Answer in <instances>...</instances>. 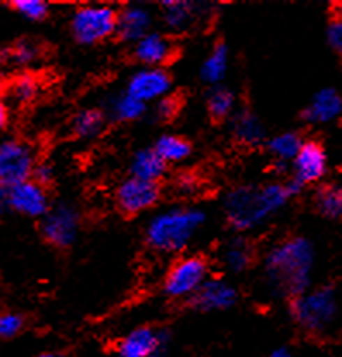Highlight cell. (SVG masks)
Segmentation results:
<instances>
[{
	"label": "cell",
	"mask_w": 342,
	"mask_h": 357,
	"mask_svg": "<svg viewBox=\"0 0 342 357\" xmlns=\"http://www.w3.org/2000/svg\"><path fill=\"white\" fill-rule=\"evenodd\" d=\"M315 250L304 236H290L275 243L263 257L265 282L278 297L292 301L311 283Z\"/></svg>",
	"instance_id": "cell-1"
},
{
	"label": "cell",
	"mask_w": 342,
	"mask_h": 357,
	"mask_svg": "<svg viewBox=\"0 0 342 357\" xmlns=\"http://www.w3.org/2000/svg\"><path fill=\"white\" fill-rule=\"evenodd\" d=\"M289 199L285 183L240 185L223 197L225 220L235 231H251L275 216Z\"/></svg>",
	"instance_id": "cell-2"
},
{
	"label": "cell",
	"mask_w": 342,
	"mask_h": 357,
	"mask_svg": "<svg viewBox=\"0 0 342 357\" xmlns=\"http://www.w3.org/2000/svg\"><path fill=\"white\" fill-rule=\"evenodd\" d=\"M207 221L206 211L178 206L159 211L145 227V242L159 254H178L194 240Z\"/></svg>",
	"instance_id": "cell-3"
},
{
	"label": "cell",
	"mask_w": 342,
	"mask_h": 357,
	"mask_svg": "<svg viewBox=\"0 0 342 357\" xmlns=\"http://www.w3.org/2000/svg\"><path fill=\"white\" fill-rule=\"evenodd\" d=\"M290 316L304 331L322 333L337 316V298L332 289L306 290L290 302Z\"/></svg>",
	"instance_id": "cell-4"
},
{
	"label": "cell",
	"mask_w": 342,
	"mask_h": 357,
	"mask_svg": "<svg viewBox=\"0 0 342 357\" xmlns=\"http://www.w3.org/2000/svg\"><path fill=\"white\" fill-rule=\"evenodd\" d=\"M118 24V10L111 6H90L76 7L69 21V31L80 45H97L105 40L116 36Z\"/></svg>",
	"instance_id": "cell-5"
},
{
	"label": "cell",
	"mask_w": 342,
	"mask_h": 357,
	"mask_svg": "<svg viewBox=\"0 0 342 357\" xmlns=\"http://www.w3.org/2000/svg\"><path fill=\"white\" fill-rule=\"evenodd\" d=\"M211 278V266L205 256L191 254L178 257L166 271L163 292L170 298H191Z\"/></svg>",
	"instance_id": "cell-6"
},
{
	"label": "cell",
	"mask_w": 342,
	"mask_h": 357,
	"mask_svg": "<svg viewBox=\"0 0 342 357\" xmlns=\"http://www.w3.org/2000/svg\"><path fill=\"white\" fill-rule=\"evenodd\" d=\"M36 162V152L28 142L17 138L0 142V181L7 188L31 180Z\"/></svg>",
	"instance_id": "cell-7"
},
{
	"label": "cell",
	"mask_w": 342,
	"mask_h": 357,
	"mask_svg": "<svg viewBox=\"0 0 342 357\" xmlns=\"http://www.w3.org/2000/svg\"><path fill=\"white\" fill-rule=\"evenodd\" d=\"M80 228H82V216L80 211L71 204H56L49 209V213L42 218L40 231L56 249H69L78 240Z\"/></svg>",
	"instance_id": "cell-8"
},
{
	"label": "cell",
	"mask_w": 342,
	"mask_h": 357,
	"mask_svg": "<svg viewBox=\"0 0 342 357\" xmlns=\"http://www.w3.org/2000/svg\"><path fill=\"white\" fill-rule=\"evenodd\" d=\"M161 195L163 190L159 183L128 176L116 187L114 204L116 209L125 216H138L154 209L161 200Z\"/></svg>",
	"instance_id": "cell-9"
},
{
	"label": "cell",
	"mask_w": 342,
	"mask_h": 357,
	"mask_svg": "<svg viewBox=\"0 0 342 357\" xmlns=\"http://www.w3.org/2000/svg\"><path fill=\"white\" fill-rule=\"evenodd\" d=\"M171 86L173 79L165 68H140L130 76L125 90L147 105L170 96Z\"/></svg>",
	"instance_id": "cell-10"
},
{
	"label": "cell",
	"mask_w": 342,
	"mask_h": 357,
	"mask_svg": "<svg viewBox=\"0 0 342 357\" xmlns=\"http://www.w3.org/2000/svg\"><path fill=\"white\" fill-rule=\"evenodd\" d=\"M7 206L10 211L27 218L42 220L50 209V200L47 188L34 180H27L9 188Z\"/></svg>",
	"instance_id": "cell-11"
},
{
	"label": "cell",
	"mask_w": 342,
	"mask_h": 357,
	"mask_svg": "<svg viewBox=\"0 0 342 357\" xmlns=\"http://www.w3.org/2000/svg\"><path fill=\"white\" fill-rule=\"evenodd\" d=\"M171 335L168 330H158L152 326H138L126 333L118 342L119 357H154L156 352L170 345Z\"/></svg>",
	"instance_id": "cell-12"
},
{
	"label": "cell",
	"mask_w": 342,
	"mask_h": 357,
	"mask_svg": "<svg viewBox=\"0 0 342 357\" xmlns=\"http://www.w3.org/2000/svg\"><path fill=\"white\" fill-rule=\"evenodd\" d=\"M132 56L142 68H163L177 56V45L166 33L151 31L132 45Z\"/></svg>",
	"instance_id": "cell-13"
},
{
	"label": "cell",
	"mask_w": 342,
	"mask_h": 357,
	"mask_svg": "<svg viewBox=\"0 0 342 357\" xmlns=\"http://www.w3.org/2000/svg\"><path fill=\"white\" fill-rule=\"evenodd\" d=\"M239 301V292L230 282L223 278H209L194 297L188 298V304L194 311L216 312L234 307Z\"/></svg>",
	"instance_id": "cell-14"
},
{
	"label": "cell",
	"mask_w": 342,
	"mask_h": 357,
	"mask_svg": "<svg viewBox=\"0 0 342 357\" xmlns=\"http://www.w3.org/2000/svg\"><path fill=\"white\" fill-rule=\"evenodd\" d=\"M292 164V180L306 187L322 180L327 173V154L316 142H304Z\"/></svg>",
	"instance_id": "cell-15"
},
{
	"label": "cell",
	"mask_w": 342,
	"mask_h": 357,
	"mask_svg": "<svg viewBox=\"0 0 342 357\" xmlns=\"http://www.w3.org/2000/svg\"><path fill=\"white\" fill-rule=\"evenodd\" d=\"M207 13L205 3L188 0H165L161 3V20L171 33H184L194 28Z\"/></svg>",
	"instance_id": "cell-16"
},
{
	"label": "cell",
	"mask_w": 342,
	"mask_h": 357,
	"mask_svg": "<svg viewBox=\"0 0 342 357\" xmlns=\"http://www.w3.org/2000/svg\"><path fill=\"white\" fill-rule=\"evenodd\" d=\"M152 23L154 17L152 13L144 6H125L118 10V24H116V36L121 42L137 43L138 40L144 38L147 33L152 31Z\"/></svg>",
	"instance_id": "cell-17"
},
{
	"label": "cell",
	"mask_w": 342,
	"mask_h": 357,
	"mask_svg": "<svg viewBox=\"0 0 342 357\" xmlns=\"http://www.w3.org/2000/svg\"><path fill=\"white\" fill-rule=\"evenodd\" d=\"M342 116V97L337 90L323 89L313 96L303 112L304 121L309 125H327Z\"/></svg>",
	"instance_id": "cell-18"
},
{
	"label": "cell",
	"mask_w": 342,
	"mask_h": 357,
	"mask_svg": "<svg viewBox=\"0 0 342 357\" xmlns=\"http://www.w3.org/2000/svg\"><path fill=\"white\" fill-rule=\"evenodd\" d=\"M230 130L235 142L246 145V147H256V145L263 144L265 137H267L263 121L251 109H240L234 112Z\"/></svg>",
	"instance_id": "cell-19"
},
{
	"label": "cell",
	"mask_w": 342,
	"mask_h": 357,
	"mask_svg": "<svg viewBox=\"0 0 342 357\" xmlns=\"http://www.w3.org/2000/svg\"><path fill=\"white\" fill-rule=\"evenodd\" d=\"M166 171H168V164L159 158L158 152L152 147L137 151L130 161V176L138 178V180L159 183V180L165 178Z\"/></svg>",
	"instance_id": "cell-20"
},
{
	"label": "cell",
	"mask_w": 342,
	"mask_h": 357,
	"mask_svg": "<svg viewBox=\"0 0 342 357\" xmlns=\"http://www.w3.org/2000/svg\"><path fill=\"white\" fill-rule=\"evenodd\" d=\"M254 256L256 254H254L253 243L244 236H235V238L228 240L227 245L221 250V262L228 271L239 275L253 266Z\"/></svg>",
	"instance_id": "cell-21"
},
{
	"label": "cell",
	"mask_w": 342,
	"mask_h": 357,
	"mask_svg": "<svg viewBox=\"0 0 342 357\" xmlns=\"http://www.w3.org/2000/svg\"><path fill=\"white\" fill-rule=\"evenodd\" d=\"M228 63H230V56H228L227 43L216 42L201 66L202 82L209 85L211 89L221 85L228 73Z\"/></svg>",
	"instance_id": "cell-22"
},
{
	"label": "cell",
	"mask_w": 342,
	"mask_h": 357,
	"mask_svg": "<svg viewBox=\"0 0 342 357\" xmlns=\"http://www.w3.org/2000/svg\"><path fill=\"white\" fill-rule=\"evenodd\" d=\"M107 112L111 116V119H114V121L132 123L138 121L147 112V105L133 96H130L125 90V92H119L109 98Z\"/></svg>",
	"instance_id": "cell-23"
},
{
	"label": "cell",
	"mask_w": 342,
	"mask_h": 357,
	"mask_svg": "<svg viewBox=\"0 0 342 357\" xmlns=\"http://www.w3.org/2000/svg\"><path fill=\"white\" fill-rule=\"evenodd\" d=\"M105 123H107V119L101 109H82L73 116L71 131L75 137L82 138V140H94L103 133Z\"/></svg>",
	"instance_id": "cell-24"
},
{
	"label": "cell",
	"mask_w": 342,
	"mask_h": 357,
	"mask_svg": "<svg viewBox=\"0 0 342 357\" xmlns=\"http://www.w3.org/2000/svg\"><path fill=\"white\" fill-rule=\"evenodd\" d=\"M303 144L304 142L299 133H296V131H283V133L272 137L267 142V147L276 164L287 166V164L294 161V158L297 155L299 149L303 147Z\"/></svg>",
	"instance_id": "cell-25"
},
{
	"label": "cell",
	"mask_w": 342,
	"mask_h": 357,
	"mask_svg": "<svg viewBox=\"0 0 342 357\" xmlns=\"http://www.w3.org/2000/svg\"><path fill=\"white\" fill-rule=\"evenodd\" d=\"M156 152H158L159 158L163 159L166 164H180L185 159L191 158L192 154V144L187 138L180 137V135H163L156 140V144L152 145Z\"/></svg>",
	"instance_id": "cell-26"
},
{
	"label": "cell",
	"mask_w": 342,
	"mask_h": 357,
	"mask_svg": "<svg viewBox=\"0 0 342 357\" xmlns=\"http://www.w3.org/2000/svg\"><path fill=\"white\" fill-rule=\"evenodd\" d=\"M235 93L227 86H213L207 93L206 109L213 121H225L235 112Z\"/></svg>",
	"instance_id": "cell-27"
},
{
	"label": "cell",
	"mask_w": 342,
	"mask_h": 357,
	"mask_svg": "<svg viewBox=\"0 0 342 357\" xmlns=\"http://www.w3.org/2000/svg\"><path fill=\"white\" fill-rule=\"evenodd\" d=\"M42 56V49H40L38 43L35 40H20V42L13 43L10 47H7L3 52H0V61L7 64L20 66V68H24V66H30L36 63Z\"/></svg>",
	"instance_id": "cell-28"
},
{
	"label": "cell",
	"mask_w": 342,
	"mask_h": 357,
	"mask_svg": "<svg viewBox=\"0 0 342 357\" xmlns=\"http://www.w3.org/2000/svg\"><path fill=\"white\" fill-rule=\"evenodd\" d=\"M315 206L320 214L330 220L342 218V188L336 185L322 187L315 195Z\"/></svg>",
	"instance_id": "cell-29"
},
{
	"label": "cell",
	"mask_w": 342,
	"mask_h": 357,
	"mask_svg": "<svg viewBox=\"0 0 342 357\" xmlns=\"http://www.w3.org/2000/svg\"><path fill=\"white\" fill-rule=\"evenodd\" d=\"M10 98L16 104H31L40 96V82L34 75H21L13 82L9 89Z\"/></svg>",
	"instance_id": "cell-30"
},
{
	"label": "cell",
	"mask_w": 342,
	"mask_h": 357,
	"mask_svg": "<svg viewBox=\"0 0 342 357\" xmlns=\"http://www.w3.org/2000/svg\"><path fill=\"white\" fill-rule=\"evenodd\" d=\"M9 6L28 21H43L50 13L49 3L43 0H13Z\"/></svg>",
	"instance_id": "cell-31"
},
{
	"label": "cell",
	"mask_w": 342,
	"mask_h": 357,
	"mask_svg": "<svg viewBox=\"0 0 342 357\" xmlns=\"http://www.w3.org/2000/svg\"><path fill=\"white\" fill-rule=\"evenodd\" d=\"M24 328V318L20 312H0V340L17 337Z\"/></svg>",
	"instance_id": "cell-32"
},
{
	"label": "cell",
	"mask_w": 342,
	"mask_h": 357,
	"mask_svg": "<svg viewBox=\"0 0 342 357\" xmlns=\"http://www.w3.org/2000/svg\"><path fill=\"white\" fill-rule=\"evenodd\" d=\"M180 98L174 97V96H166L163 97L161 100L156 102V107H154V114L158 118V121L163 123H170L171 119H174L180 112Z\"/></svg>",
	"instance_id": "cell-33"
},
{
	"label": "cell",
	"mask_w": 342,
	"mask_h": 357,
	"mask_svg": "<svg viewBox=\"0 0 342 357\" xmlns=\"http://www.w3.org/2000/svg\"><path fill=\"white\" fill-rule=\"evenodd\" d=\"M327 38H329L330 47L342 56V13L336 14L330 20L329 28H327Z\"/></svg>",
	"instance_id": "cell-34"
},
{
	"label": "cell",
	"mask_w": 342,
	"mask_h": 357,
	"mask_svg": "<svg viewBox=\"0 0 342 357\" xmlns=\"http://www.w3.org/2000/svg\"><path fill=\"white\" fill-rule=\"evenodd\" d=\"M52 178H54V169H52V166H50V164L36 162L34 174H31V180L47 188V185L52 181Z\"/></svg>",
	"instance_id": "cell-35"
},
{
	"label": "cell",
	"mask_w": 342,
	"mask_h": 357,
	"mask_svg": "<svg viewBox=\"0 0 342 357\" xmlns=\"http://www.w3.org/2000/svg\"><path fill=\"white\" fill-rule=\"evenodd\" d=\"M174 187H177L178 194L192 195L198 190V180H195L192 174H181V176H178V180L174 181Z\"/></svg>",
	"instance_id": "cell-36"
},
{
	"label": "cell",
	"mask_w": 342,
	"mask_h": 357,
	"mask_svg": "<svg viewBox=\"0 0 342 357\" xmlns=\"http://www.w3.org/2000/svg\"><path fill=\"white\" fill-rule=\"evenodd\" d=\"M9 118H10V112H9V105L0 98V131L6 128L9 125Z\"/></svg>",
	"instance_id": "cell-37"
},
{
	"label": "cell",
	"mask_w": 342,
	"mask_h": 357,
	"mask_svg": "<svg viewBox=\"0 0 342 357\" xmlns=\"http://www.w3.org/2000/svg\"><path fill=\"white\" fill-rule=\"evenodd\" d=\"M7 195H9V188L0 181V214L9 209V206H7Z\"/></svg>",
	"instance_id": "cell-38"
},
{
	"label": "cell",
	"mask_w": 342,
	"mask_h": 357,
	"mask_svg": "<svg viewBox=\"0 0 342 357\" xmlns=\"http://www.w3.org/2000/svg\"><path fill=\"white\" fill-rule=\"evenodd\" d=\"M270 357H292V354H290L287 349H278V351H274L270 354Z\"/></svg>",
	"instance_id": "cell-39"
},
{
	"label": "cell",
	"mask_w": 342,
	"mask_h": 357,
	"mask_svg": "<svg viewBox=\"0 0 342 357\" xmlns=\"http://www.w3.org/2000/svg\"><path fill=\"white\" fill-rule=\"evenodd\" d=\"M34 357H63V356L57 354V352H40V354H36Z\"/></svg>",
	"instance_id": "cell-40"
}]
</instances>
